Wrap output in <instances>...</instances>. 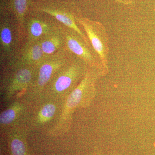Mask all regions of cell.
<instances>
[{
  "label": "cell",
  "instance_id": "1",
  "mask_svg": "<svg viewBox=\"0 0 155 155\" xmlns=\"http://www.w3.org/2000/svg\"><path fill=\"white\" fill-rule=\"evenodd\" d=\"M88 68L82 60L73 56L56 72L43 92L48 96L69 94L83 79Z\"/></svg>",
  "mask_w": 155,
  "mask_h": 155
},
{
  "label": "cell",
  "instance_id": "2",
  "mask_svg": "<svg viewBox=\"0 0 155 155\" xmlns=\"http://www.w3.org/2000/svg\"><path fill=\"white\" fill-rule=\"evenodd\" d=\"M23 38L18 25L8 8H1L0 17V63L4 66L11 62L22 46Z\"/></svg>",
  "mask_w": 155,
  "mask_h": 155
},
{
  "label": "cell",
  "instance_id": "3",
  "mask_svg": "<svg viewBox=\"0 0 155 155\" xmlns=\"http://www.w3.org/2000/svg\"><path fill=\"white\" fill-rule=\"evenodd\" d=\"M73 56L65 47L52 55L45 57L36 65L33 81L27 89L33 94L43 92L56 72Z\"/></svg>",
  "mask_w": 155,
  "mask_h": 155
},
{
  "label": "cell",
  "instance_id": "4",
  "mask_svg": "<svg viewBox=\"0 0 155 155\" xmlns=\"http://www.w3.org/2000/svg\"><path fill=\"white\" fill-rule=\"evenodd\" d=\"M78 25L82 27L92 47L99 57L105 74L108 72L109 38L105 27L98 21L76 17Z\"/></svg>",
  "mask_w": 155,
  "mask_h": 155
},
{
  "label": "cell",
  "instance_id": "5",
  "mask_svg": "<svg viewBox=\"0 0 155 155\" xmlns=\"http://www.w3.org/2000/svg\"><path fill=\"white\" fill-rule=\"evenodd\" d=\"M62 32L65 48L70 54L82 60L89 67L100 69L105 74L99 57L91 45L87 44L75 31L63 24Z\"/></svg>",
  "mask_w": 155,
  "mask_h": 155
},
{
  "label": "cell",
  "instance_id": "6",
  "mask_svg": "<svg viewBox=\"0 0 155 155\" xmlns=\"http://www.w3.org/2000/svg\"><path fill=\"white\" fill-rule=\"evenodd\" d=\"M4 66L7 71L2 82L8 100L17 92L27 89L33 81L36 66L8 64Z\"/></svg>",
  "mask_w": 155,
  "mask_h": 155
},
{
  "label": "cell",
  "instance_id": "7",
  "mask_svg": "<svg viewBox=\"0 0 155 155\" xmlns=\"http://www.w3.org/2000/svg\"><path fill=\"white\" fill-rule=\"evenodd\" d=\"M104 75L102 71L96 68L89 67L84 77L78 85L69 95L64 110L61 114L58 125L61 126L67 122L71 113L78 105L86 94L93 92L94 89L95 84L100 75Z\"/></svg>",
  "mask_w": 155,
  "mask_h": 155
},
{
  "label": "cell",
  "instance_id": "8",
  "mask_svg": "<svg viewBox=\"0 0 155 155\" xmlns=\"http://www.w3.org/2000/svg\"><path fill=\"white\" fill-rule=\"evenodd\" d=\"M62 24L58 20L36 17H29L25 22L26 41H39L49 35L61 30Z\"/></svg>",
  "mask_w": 155,
  "mask_h": 155
},
{
  "label": "cell",
  "instance_id": "9",
  "mask_svg": "<svg viewBox=\"0 0 155 155\" xmlns=\"http://www.w3.org/2000/svg\"><path fill=\"white\" fill-rule=\"evenodd\" d=\"M44 58L40 41L35 42L26 41L20 48L15 58L5 65L17 64L35 66Z\"/></svg>",
  "mask_w": 155,
  "mask_h": 155
},
{
  "label": "cell",
  "instance_id": "10",
  "mask_svg": "<svg viewBox=\"0 0 155 155\" xmlns=\"http://www.w3.org/2000/svg\"><path fill=\"white\" fill-rule=\"evenodd\" d=\"M38 10L54 17L58 22L66 27L75 31L83 38L87 44L91 45L86 35L84 33L78 26V24L75 19L76 16H74L69 12L58 9L41 8H38Z\"/></svg>",
  "mask_w": 155,
  "mask_h": 155
},
{
  "label": "cell",
  "instance_id": "11",
  "mask_svg": "<svg viewBox=\"0 0 155 155\" xmlns=\"http://www.w3.org/2000/svg\"><path fill=\"white\" fill-rule=\"evenodd\" d=\"M40 42L45 58L58 52L65 47L62 27L61 30L43 38Z\"/></svg>",
  "mask_w": 155,
  "mask_h": 155
},
{
  "label": "cell",
  "instance_id": "12",
  "mask_svg": "<svg viewBox=\"0 0 155 155\" xmlns=\"http://www.w3.org/2000/svg\"><path fill=\"white\" fill-rule=\"evenodd\" d=\"M29 2V0H9L8 3L9 11L16 20L22 38L25 32V16Z\"/></svg>",
  "mask_w": 155,
  "mask_h": 155
},
{
  "label": "cell",
  "instance_id": "13",
  "mask_svg": "<svg viewBox=\"0 0 155 155\" xmlns=\"http://www.w3.org/2000/svg\"><path fill=\"white\" fill-rule=\"evenodd\" d=\"M21 110V106L16 104L3 111L0 115L1 125H8L14 122L19 116Z\"/></svg>",
  "mask_w": 155,
  "mask_h": 155
},
{
  "label": "cell",
  "instance_id": "14",
  "mask_svg": "<svg viewBox=\"0 0 155 155\" xmlns=\"http://www.w3.org/2000/svg\"><path fill=\"white\" fill-rule=\"evenodd\" d=\"M10 149L12 155H27L26 145L21 136L14 135L11 139Z\"/></svg>",
  "mask_w": 155,
  "mask_h": 155
},
{
  "label": "cell",
  "instance_id": "15",
  "mask_svg": "<svg viewBox=\"0 0 155 155\" xmlns=\"http://www.w3.org/2000/svg\"><path fill=\"white\" fill-rule=\"evenodd\" d=\"M56 107L53 104H47L45 105L38 115L37 120L39 123H45L52 119L55 114Z\"/></svg>",
  "mask_w": 155,
  "mask_h": 155
},
{
  "label": "cell",
  "instance_id": "16",
  "mask_svg": "<svg viewBox=\"0 0 155 155\" xmlns=\"http://www.w3.org/2000/svg\"><path fill=\"white\" fill-rule=\"evenodd\" d=\"M116 2L125 5H130L132 4L135 0H114Z\"/></svg>",
  "mask_w": 155,
  "mask_h": 155
},
{
  "label": "cell",
  "instance_id": "17",
  "mask_svg": "<svg viewBox=\"0 0 155 155\" xmlns=\"http://www.w3.org/2000/svg\"><path fill=\"white\" fill-rule=\"evenodd\" d=\"M5 0H1V2H1V3H4V2H5Z\"/></svg>",
  "mask_w": 155,
  "mask_h": 155
}]
</instances>
